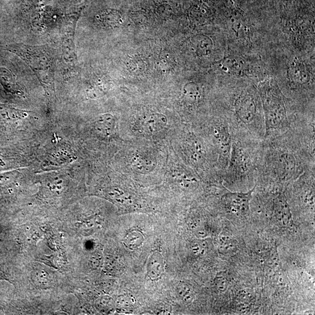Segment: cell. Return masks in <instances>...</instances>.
Masks as SVG:
<instances>
[{
  "mask_svg": "<svg viewBox=\"0 0 315 315\" xmlns=\"http://www.w3.org/2000/svg\"><path fill=\"white\" fill-rule=\"evenodd\" d=\"M314 169V134L294 125L284 133L262 141L257 180L279 184L296 181Z\"/></svg>",
  "mask_w": 315,
  "mask_h": 315,
  "instance_id": "6da1fadb",
  "label": "cell"
},
{
  "mask_svg": "<svg viewBox=\"0 0 315 315\" xmlns=\"http://www.w3.org/2000/svg\"><path fill=\"white\" fill-rule=\"evenodd\" d=\"M262 141L233 132L229 164L222 179L231 184H243L257 179Z\"/></svg>",
  "mask_w": 315,
  "mask_h": 315,
  "instance_id": "7a4b0ae2",
  "label": "cell"
},
{
  "mask_svg": "<svg viewBox=\"0 0 315 315\" xmlns=\"http://www.w3.org/2000/svg\"><path fill=\"white\" fill-rule=\"evenodd\" d=\"M258 91L264 115V139L288 131L296 118L288 115L285 98L277 82L273 80L261 82Z\"/></svg>",
  "mask_w": 315,
  "mask_h": 315,
  "instance_id": "3957f363",
  "label": "cell"
},
{
  "mask_svg": "<svg viewBox=\"0 0 315 315\" xmlns=\"http://www.w3.org/2000/svg\"><path fill=\"white\" fill-rule=\"evenodd\" d=\"M233 114L227 118L233 132H240L263 141L265 136L264 115L259 109L258 98L251 90L237 95L233 103Z\"/></svg>",
  "mask_w": 315,
  "mask_h": 315,
  "instance_id": "277c9868",
  "label": "cell"
},
{
  "mask_svg": "<svg viewBox=\"0 0 315 315\" xmlns=\"http://www.w3.org/2000/svg\"><path fill=\"white\" fill-rule=\"evenodd\" d=\"M209 133L210 134L211 143L216 150L223 165L227 169L233 142V130L229 120L223 118L211 124Z\"/></svg>",
  "mask_w": 315,
  "mask_h": 315,
  "instance_id": "5b68a950",
  "label": "cell"
},
{
  "mask_svg": "<svg viewBox=\"0 0 315 315\" xmlns=\"http://www.w3.org/2000/svg\"><path fill=\"white\" fill-rule=\"evenodd\" d=\"M13 51L30 64L36 73L41 76L53 78L54 72V59L44 48L18 46L15 47Z\"/></svg>",
  "mask_w": 315,
  "mask_h": 315,
  "instance_id": "8992f818",
  "label": "cell"
},
{
  "mask_svg": "<svg viewBox=\"0 0 315 315\" xmlns=\"http://www.w3.org/2000/svg\"><path fill=\"white\" fill-rule=\"evenodd\" d=\"M256 185L247 192H233L227 190L223 194L221 201L224 208L229 213L238 216H243L250 212L251 201Z\"/></svg>",
  "mask_w": 315,
  "mask_h": 315,
  "instance_id": "52a82bcc",
  "label": "cell"
},
{
  "mask_svg": "<svg viewBox=\"0 0 315 315\" xmlns=\"http://www.w3.org/2000/svg\"><path fill=\"white\" fill-rule=\"evenodd\" d=\"M168 120L161 114H152L145 116L136 124V129L140 134L151 136L164 130L167 126Z\"/></svg>",
  "mask_w": 315,
  "mask_h": 315,
  "instance_id": "ba28073f",
  "label": "cell"
},
{
  "mask_svg": "<svg viewBox=\"0 0 315 315\" xmlns=\"http://www.w3.org/2000/svg\"><path fill=\"white\" fill-rule=\"evenodd\" d=\"M288 74L289 81L294 86L304 87L307 85L311 80L304 63L298 58L294 59L290 63Z\"/></svg>",
  "mask_w": 315,
  "mask_h": 315,
  "instance_id": "9c48e42d",
  "label": "cell"
},
{
  "mask_svg": "<svg viewBox=\"0 0 315 315\" xmlns=\"http://www.w3.org/2000/svg\"><path fill=\"white\" fill-rule=\"evenodd\" d=\"M273 208L278 221L284 225H289L292 222L291 210L284 193L276 194L273 198Z\"/></svg>",
  "mask_w": 315,
  "mask_h": 315,
  "instance_id": "30bf717a",
  "label": "cell"
},
{
  "mask_svg": "<svg viewBox=\"0 0 315 315\" xmlns=\"http://www.w3.org/2000/svg\"><path fill=\"white\" fill-rule=\"evenodd\" d=\"M156 161L155 158L147 153L136 152L132 156L131 165L137 172L147 174L154 171Z\"/></svg>",
  "mask_w": 315,
  "mask_h": 315,
  "instance_id": "8fae6325",
  "label": "cell"
},
{
  "mask_svg": "<svg viewBox=\"0 0 315 315\" xmlns=\"http://www.w3.org/2000/svg\"><path fill=\"white\" fill-rule=\"evenodd\" d=\"M173 179L182 189L192 191L199 186V180L194 174L186 169H177L173 174Z\"/></svg>",
  "mask_w": 315,
  "mask_h": 315,
  "instance_id": "7c38bea8",
  "label": "cell"
},
{
  "mask_svg": "<svg viewBox=\"0 0 315 315\" xmlns=\"http://www.w3.org/2000/svg\"><path fill=\"white\" fill-rule=\"evenodd\" d=\"M165 264L163 255L161 253H153L149 257L147 264V275L151 280H156L163 275Z\"/></svg>",
  "mask_w": 315,
  "mask_h": 315,
  "instance_id": "4fadbf2b",
  "label": "cell"
},
{
  "mask_svg": "<svg viewBox=\"0 0 315 315\" xmlns=\"http://www.w3.org/2000/svg\"><path fill=\"white\" fill-rule=\"evenodd\" d=\"M221 66L223 71L236 76H243L246 65L244 60L239 57L227 56L221 61Z\"/></svg>",
  "mask_w": 315,
  "mask_h": 315,
  "instance_id": "5bb4252c",
  "label": "cell"
},
{
  "mask_svg": "<svg viewBox=\"0 0 315 315\" xmlns=\"http://www.w3.org/2000/svg\"><path fill=\"white\" fill-rule=\"evenodd\" d=\"M117 121L114 116L109 114L99 116L95 122V128L101 134L110 136L115 131Z\"/></svg>",
  "mask_w": 315,
  "mask_h": 315,
  "instance_id": "9a60e30c",
  "label": "cell"
},
{
  "mask_svg": "<svg viewBox=\"0 0 315 315\" xmlns=\"http://www.w3.org/2000/svg\"><path fill=\"white\" fill-rule=\"evenodd\" d=\"M185 101L190 106H195L202 101V91L201 87L194 82L186 84L183 89Z\"/></svg>",
  "mask_w": 315,
  "mask_h": 315,
  "instance_id": "2e32d148",
  "label": "cell"
},
{
  "mask_svg": "<svg viewBox=\"0 0 315 315\" xmlns=\"http://www.w3.org/2000/svg\"><path fill=\"white\" fill-rule=\"evenodd\" d=\"M106 195L111 200L120 205L129 206L132 204V197L129 192L118 187H113L107 190Z\"/></svg>",
  "mask_w": 315,
  "mask_h": 315,
  "instance_id": "e0dca14e",
  "label": "cell"
},
{
  "mask_svg": "<svg viewBox=\"0 0 315 315\" xmlns=\"http://www.w3.org/2000/svg\"><path fill=\"white\" fill-rule=\"evenodd\" d=\"M237 240L230 236L222 235L219 240V253L223 255H233L238 250Z\"/></svg>",
  "mask_w": 315,
  "mask_h": 315,
  "instance_id": "ac0fdd59",
  "label": "cell"
},
{
  "mask_svg": "<svg viewBox=\"0 0 315 315\" xmlns=\"http://www.w3.org/2000/svg\"><path fill=\"white\" fill-rule=\"evenodd\" d=\"M176 291L178 296L186 304H192L195 300V292L189 284L184 282H180L177 285Z\"/></svg>",
  "mask_w": 315,
  "mask_h": 315,
  "instance_id": "d6986e66",
  "label": "cell"
},
{
  "mask_svg": "<svg viewBox=\"0 0 315 315\" xmlns=\"http://www.w3.org/2000/svg\"><path fill=\"white\" fill-rule=\"evenodd\" d=\"M144 240V236L142 233L138 231H132L124 238V243L130 250H135L142 245Z\"/></svg>",
  "mask_w": 315,
  "mask_h": 315,
  "instance_id": "ffe728a7",
  "label": "cell"
},
{
  "mask_svg": "<svg viewBox=\"0 0 315 315\" xmlns=\"http://www.w3.org/2000/svg\"><path fill=\"white\" fill-rule=\"evenodd\" d=\"M190 250L194 256L201 257L206 254L208 250V244L204 239L197 238L190 243Z\"/></svg>",
  "mask_w": 315,
  "mask_h": 315,
  "instance_id": "44dd1931",
  "label": "cell"
},
{
  "mask_svg": "<svg viewBox=\"0 0 315 315\" xmlns=\"http://www.w3.org/2000/svg\"><path fill=\"white\" fill-rule=\"evenodd\" d=\"M195 44L198 51L202 55H207L210 52L213 48L212 41L206 36H199L195 39Z\"/></svg>",
  "mask_w": 315,
  "mask_h": 315,
  "instance_id": "7402d4cb",
  "label": "cell"
},
{
  "mask_svg": "<svg viewBox=\"0 0 315 315\" xmlns=\"http://www.w3.org/2000/svg\"><path fill=\"white\" fill-rule=\"evenodd\" d=\"M215 287L219 292H225L229 287V280L224 273H219L214 279Z\"/></svg>",
  "mask_w": 315,
  "mask_h": 315,
  "instance_id": "603a6c76",
  "label": "cell"
},
{
  "mask_svg": "<svg viewBox=\"0 0 315 315\" xmlns=\"http://www.w3.org/2000/svg\"><path fill=\"white\" fill-rule=\"evenodd\" d=\"M279 258L278 255L276 248H273L271 251L270 255L268 259V262L271 266H276V264L279 263Z\"/></svg>",
  "mask_w": 315,
  "mask_h": 315,
  "instance_id": "cb8c5ba5",
  "label": "cell"
},
{
  "mask_svg": "<svg viewBox=\"0 0 315 315\" xmlns=\"http://www.w3.org/2000/svg\"><path fill=\"white\" fill-rule=\"evenodd\" d=\"M132 304L130 298L127 297H120L118 300V305L123 308H130Z\"/></svg>",
  "mask_w": 315,
  "mask_h": 315,
  "instance_id": "d4e9b609",
  "label": "cell"
}]
</instances>
